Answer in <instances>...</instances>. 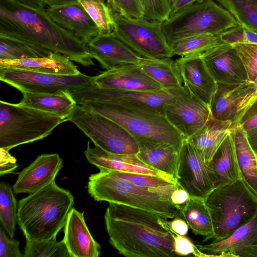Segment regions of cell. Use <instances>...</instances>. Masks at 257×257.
Listing matches in <instances>:
<instances>
[{"label": "cell", "instance_id": "1", "mask_svg": "<svg viewBox=\"0 0 257 257\" xmlns=\"http://www.w3.org/2000/svg\"><path fill=\"white\" fill-rule=\"evenodd\" d=\"M168 219L155 213L109 203L105 215L110 244L126 257H175L173 232Z\"/></svg>", "mask_w": 257, "mask_h": 257}, {"label": "cell", "instance_id": "2", "mask_svg": "<svg viewBox=\"0 0 257 257\" xmlns=\"http://www.w3.org/2000/svg\"><path fill=\"white\" fill-rule=\"evenodd\" d=\"M0 37L64 55L84 66L94 65L87 45L57 25L44 9L0 0Z\"/></svg>", "mask_w": 257, "mask_h": 257}, {"label": "cell", "instance_id": "3", "mask_svg": "<svg viewBox=\"0 0 257 257\" xmlns=\"http://www.w3.org/2000/svg\"><path fill=\"white\" fill-rule=\"evenodd\" d=\"M89 177L87 190L95 201L122 204L149 211L168 219L182 218L181 208L171 200L179 184L158 188L138 186L117 176L112 170L101 169Z\"/></svg>", "mask_w": 257, "mask_h": 257}, {"label": "cell", "instance_id": "4", "mask_svg": "<svg viewBox=\"0 0 257 257\" xmlns=\"http://www.w3.org/2000/svg\"><path fill=\"white\" fill-rule=\"evenodd\" d=\"M73 204L71 192L52 183L19 200L18 224L26 239L52 238L64 228Z\"/></svg>", "mask_w": 257, "mask_h": 257}, {"label": "cell", "instance_id": "5", "mask_svg": "<svg viewBox=\"0 0 257 257\" xmlns=\"http://www.w3.org/2000/svg\"><path fill=\"white\" fill-rule=\"evenodd\" d=\"M116 122L134 138L138 146L162 143L180 149L186 138L165 116L149 108L131 105L87 102L81 104Z\"/></svg>", "mask_w": 257, "mask_h": 257}, {"label": "cell", "instance_id": "6", "mask_svg": "<svg viewBox=\"0 0 257 257\" xmlns=\"http://www.w3.org/2000/svg\"><path fill=\"white\" fill-rule=\"evenodd\" d=\"M213 225V241L223 240L257 213V199L241 179L214 189L205 199Z\"/></svg>", "mask_w": 257, "mask_h": 257}, {"label": "cell", "instance_id": "7", "mask_svg": "<svg viewBox=\"0 0 257 257\" xmlns=\"http://www.w3.org/2000/svg\"><path fill=\"white\" fill-rule=\"evenodd\" d=\"M66 118L18 104L0 101V148L7 150L41 140Z\"/></svg>", "mask_w": 257, "mask_h": 257}, {"label": "cell", "instance_id": "8", "mask_svg": "<svg viewBox=\"0 0 257 257\" xmlns=\"http://www.w3.org/2000/svg\"><path fill=\"white\" fill-rule=\"evenodd\" d=\"M237 25L233 16L215 0L195 3L162 22L168 44L192 35L221 34Z\"/></svg>", "mask_w": 257, "mask_h": 257}, {"label": "cell", "instance_id": "9", "mask_svg": "<svg viewBox=\"0 0 257 257\" xmlns=\"http://www.w3.org/2000/svg\"><path fill=\"white\" fill-rule=\"evenodd\" d=\"M112 33L142 58H172L162 22L132 18L112 12Z\"/></svg>", "mask_w": 257, "mask_h": 257}, {"label": "cell", "instance_id": "10", "mask_svg": "<svg viewBox=\"0 0 257 257\" xmlns=\"http://www.w3.org/2000/svg\"><path fill=\"white\" fill-rule=\"evenodd\" d=\"M67 121L75 124L93 143L104 150L118 154H137L138 145L123 127L113 120L76 105Z\"/></svg>", "mask_w": 257, "mask_h": 257}, {"label": "cell", "instance_id": "11", "mask_svg": "<svg viewBox=\"0 0 257 257\" xmlns=\"http://www.w3.org/2000/svg\"><path fill=\"white\" fill-rule=\"evenodd\" d=\"M0 80L21 92L70 93L95 85L94 76L81 72L76 75H61L9 68H0Z\"/></svg>", "mask_w": 257, "mask_h": 257}, {"label": "cell", "instance_id": "12", "mask_svg": "<svg viewBox=\"0 0 257 257\" xmlns=\"http://www.w3.org/2000/svg\"><path fill=\"white\" fill-rule=\"evenodd\" d=\"M181 88L146 91L103 88L95 84L70 93L80 105L87 102L131 105L153 109L164 115V106L174 100Z\"/></svg>", "mask_w": 257, "mask_h": 257}, {"label": "cell", "instance_id": "13", "mask_svg": "<svg viewBox=\"0 0 257 257\" xmlns=\"http://www.w3.org/2000/svg\"><path fill=\"white\" fill-rule=\"evenodd\" d=\"M169 123L188 139L213 119L209 106L183 85L173 101L163 107Z\"/></svg>", "mask_w": 257, "mask_h": 257}, {"label": "cell", "instance_id": "14", "mask_svg": "<svg viewBox=\"0 0 257 257\" xmlns=\"http://www.w3.org/2000/svg\"><path fill=\"white\" fill-rule=\"evenodd\" d=\"M177 181L192 197L205 200L214 189L207 163L186 139L179 150Z\"/></svg>", "mask_w": 257, "mask_h": 257}, {"label": "cell", "instance_id": "15", "mask_svg": "<svg viewBox=\"0 0 257 257\" xmlns=\"http://www.w3.org/2000/svg\"><path fill=\"white\" fill-rule=\"evenodd\" d=\"M197 246L207 256L257 257V213L226 238Z\"/></svg>", "mask_w": 257, "mask_h": 257}, {"label": "cell", "instance_id": "16", "mask_svg": "<svg viewBox=\"0 0 257 257\" xmlns=\"http://www.w3.org/2000/svg\"><path fill=\"white\" fill-rule=\"evenodd\" d=\"M201 58L217 83L239 84L248 82L242 61L231 45L218 46L205 53Z\"/></svg>", "mask_w": 257, "mask_h": 257}, {"label": "cell", "instance_id": "17", "mask_svg": "<svg viewBox=\"0 0 257 257\" xmlns=\"http://www.w3.org/2000/svg\"><path fill=\"white\" fill-rule=\"evenodd\" d=\"M44 10L57 25L86 45L100 34L98 28L78 2L47 7Z\"/></svg>", "mask_w": 257, "mask_h": 257}, {"label": "cell", "instance_id": "18", "mask_svg": "<svg viewBox=\"0 0 257 257\" xmlns=\"http://www.w3.org/2000/svg\"><path fill=\"white\" fill-rule=\"evenodd\" d=\"M63 166V160L58 154L38 156L19 173L12 187L14 193L32 194L55 182Z\"/></svg>", "mask_w": 257, "mask_h": 257}, {"label": "cell", "instance_id": "19", "mask_svg": "<svg viewBox=\"0 0 257 257\" xmlns=\"http://www.w3.org/2000/svg\"><path fill=\"white\" fill-rule=\"evenodd\" d=\"M84 154L87 161L99 170L156 176L177 183L172 177L145 164L137 157V154L111 153L95 145L92 147H90V142L87 143Z\"/></svg>", "mask_w": 257, "mask_h": 257}, {"label": "cell", "instance_id": "20", "mask_svg": "<svg viewBox=\"0 0 257 257\" xmlns=\"http://www.w3.org/2000/svg\"><path fill=\"white\" fill-rule=\"evenodd\" d=\"M256 91L252 82L239 84L217 83L209 104L213 119L233 122L242 103L244 107L248 105L253 95H257Z\"/></svg>", "mask_w": 257, "mask_h": 257}, {"label": "cell", "instance_id": "21", "mask_svg": "<svg viewBox=\"0 0 257 257\" xmlns=\"http://www.w3.org/2000/svg\"><path fill=\"white\" fill-rule=\"evenodd\" d=\"M89 54L106 70L138 64L141 58L112 33L99 34L87 44Z\"/></svg>", "mask_w": 257, "mask_h": 257}, {"label": "cell", "instance_id": "22", "mask_svg": "<svg viewBox=\"0 0 257 257\" xmlns=\"http://www.w3.org/2000/svg\"><path fill=\"white\" fill-rule=\"evenodd\" d=\"M94 83L103 88L125 90L156 91L165 89L145 73L138 64L104 71L94 76Z\"/></svg>", "mask_w": 257, "mask_h": 257}, {"label": "cell", "instance_id": "23", "mask_svg": "<svg viewBox=\"0 0 257 257\" xmlns=\"http://www.w3.org/2000/svg\"><path fill=\"white\" fill-rule=\"evenodd\" d=\"M184 85L198 98L209 106L217 88L204 62L199 55L180 57L176 60Z\"/></svg>", "mask_w": 257, "mask_h": 257}, {"label": "cell", "instance_id": "24", "mask_svg": "<svg viewBox=\"0 0 257 257\" xmlns=\"http://www.w3.org/2000/svg\"><path fill=\"white\" fill-rule=\"evenodd\" d=\"M62 240L71 257H98L100 244L94 240L87 226L84 211L72 208L64 227Z\"/></svg>", "mask_w": 257, "mask_h": 257}, {"label": "cell", "instance_id": "25", "mask_svg": "<svg viewBox=\"0 0 257 257\" xmlns=\"http://www.w3.org/2000/svg\"><path fill=\"white\" fill-rule=\"evenodd\" d=\"M0 68L61 75H76L80 73L70 59L53 52L48 56L42 57L15 60L0 59Z\"/></svg>", "mask_w": 257, "mask_h": 257}, {"label": "cell", "instance_id": "26", "mask_svg": "<svg viewBox=\"0 0 257 257\" xmlns=\"http://www.w3.org/2000/svg\"><path fill=\"white\" fill-rule=\"evenodd\" d=\"M214 189L240 178L235 148L230 134L207 163Z\"/></svg>", "mask_w": 257, "mask_h": 257}, {"label": "cell", "instance_id": "27", "mask_svg": "<svg viewBox=\"0 0 257 257\" xmlns=\"http://www.w3.org/2000/svg\"><path fill=\"white\" fill-rule=\"evenodd\" d=\"M233 142L240 179L257 199V157L251 148L246 132L240 126L232 128Z\"/></svg>", "mask_w": 257, "mask_h": 257}, {"label": "cell", "instance_id": "28", "mask_svg": "<svg viewBox=\"0 0 257 257\" xmlns=\"http://www.w3.org/2000/svg\"><path fill=\"white\" fill-rule=\"evenodd\" d=\"M139 152L137 156L141 160L177 181L179 149L162 143H147L139 146Z\"/></svg>", "mask_w": 257, "mask_h": 257}, {"label": "cell", "instance_id": "29", "mask_svg": "<svg viewBox=\"0 0 257 257\" xmlns=\"http://www.w3.org/2000/svg\"><path fill=\"white\" fill-rule=\"evenodd\" d=\"M232 121L211 119L199 132L187 140L196 149L207 163L229 135Z\"/></svg>", "mask_w": 257, "mask_h": 257}, {"label": "cell", "instance_id": "30", "mask_svg": "<svg viewBox=\"0 0 257 257\" xmlns=\"http://www.w3.org/2000/svg\"><path fill=\"white\" fill-rule=\"evenodd\" d=\"M21 105L50 112L67 119L77 103L70 92L43 93L22 92Z\"/></svg>", "mask_w": 257, "mask_h": 257}, {"label": "cell", "instance_id": "31", "mask_svg": "<svg viewBox=\"0 0 257 257\" xmlns=\"http://www.w3.org/2000/svg\"><path fill=\"white\" fill-rule=\"evenodd\" d=\"M138 65L164 88L179 89L183 86V80L176 61L172 60L171 58H141Z\"/></svg>", "mask_w": 257, "mask_h": 257}, {"label": "cell", "instance_id": "32", "mask_svg": "<svg viewBox=\"0 0 257 257\" xmlns=\"http://www.w3.org/2000/svg\"><path fill=\"white\" fill-rule=\"evenodd\" d=\"M181 211L183 219L195 234L204 236L203 241L212 239V220L205 199L190 197Z\"/></svg>", "mask_w": 257, "mask_h": 257}, {"label": "cell", "instance_id": "33", "mask_svg": "<svg viewBox=\"0 0 257 257\" xmlns=\"http://www.w3.org/2000/svg\"><path fill=\"white\" fill-rule=\"evenodd\" d=\"M221 34L195 35L173 41L169 44L172 56L201 57L209 51L226 44L222 41Z\"/></svg>", "mask_w": 257, "mask_h": 257}, {"label": "cell", "instance_id": "34", "mask_svg": "<svg viewBox=\"0 0 257 257\" xmlns=\"http://www.w3.org/2000/svg\"><path fill=\"white\" fill-rule=\"evenodd\" d=\"M234 18L238 25L257 33V0H215Z\"/></svg>", "mask_w": 257, "mask_h": 257}, {"label": "cell", "instance_id": "35", "mask_svg": "<svg viewBox=\"0 0 257 257\" xmlns=\"http://www.w3.org/2000/svg\"><path fill=\"white\" fill-rule=\"evenodd\" d=\"M13 188L7 182L0 183V222L11 238L15 235L18 223V205Z\"/></svg>", "mask_w": 257, "mask_h": 257}, {"label": "cell", "instance_id": "36", "mask_svg": "<svg viewBox=\"0 0 257 257\" xmlns=\"http://www.w3.org/2000/svg\"><path fill=\"white\" fill-rule=\"evenodd\" d=\"M52 52L14 39L0 37V59L15 60L49 56Z\"/></svg>", "mask_w": 257, "mask_h": 257}, {"label": "cell", "instance_id": "37", "mask_svg": "<svg viewBox=\"0 0 257 257\" xmlns=\"http://www.w3.org/2000/svg\"><path fill=\"white\" fill-rule=\"evenodd\" d=\"M24 257H71L63 240L57 241L56 236L41 240L26 239Z\"/></svg>", "mask_w": 257, "mask_h": 257}, {"label": "cell", "instance_id": "38", "mask_svg": "<svg viewBox=\"0 0 257 257\" xmlns=\"http://www.w3.org/2000/svg\"><path fill=\"white\" fill-rule=\"evenodd\" d=\"M95 23L100 34H108L113 30L112 12L101 0H77Z\"/></svg>", "mask_w": 257, "mask_h": 257}, {"label": "cell", "instance_id": "39", "mask_svg": "<svg viewBox=\"0 0 257 257\" xmlns=\"http://www.w3.org/2000/svg\"><path fill=\"white\" fill-rule=\"evenodd\" d=\"M231 45L242 61L248 81L253 82L257 78V44L237 43Z\"/></svg>", "mask_w": 257, "mask_h": 257}, {"label": "cell", "instance_id": "40", "mask_svg": "<svg viewBox=\"0 0 257 257\" xmlns=\"http://www.w3.org/2000/svg\"><path fill=\"white\" fill-rule=\"evenodd\" d=\"M144 12V17L148 20L163 22L167 20L171 14V4L168 0H140Z\"/></svg>", "mask_w": 257, "mask_h": 257}, {"label": "cell", "instance_id": "41", "mask_svg": "<svg viewBox=\"0 0 257 257\" xmlns=\"http://www.w3.org/2000/svg\"><path fill=\"white\" fill-rule=\"evenodd\" d=\"M112 171L117 176L127 180L132 183L141 187L158 188L177 184L158 176L124 172L115 170Z\"/></svg>", "mask_w": 257, "mask_h": 257}, {"label": "cell", "instance_id": "42", "mask_svg": "<svg viewBox=\"0 0 257 257\" xmlns=\"http://www.w3.org/2000/svg\"><path fill=\"white\" fill-rule=\"evenodd\" d=\"M113 13L132 18H144V12L140 0H106Z\"/></svg>", "mask_w": 257, "mask_h": 257}, {"label": "cell", "instance_id": "43", "mask_svg": "<svg viewBox=\"0 0 257 257\" xmlns=\"http://www.w3.org/2000/svg\"><path fill=\"white\" fill-rule=\"evenodd\" d=\"M222 41L226 44L250 43L257 44V33L239 25L221 34Z\"/></svg>", "mask_w": 257, "mask_h": 257}, {"label": "cell", "instance_id": "44", "mask_svg": "<svg viewBox=\"0 0 257 257\" xmlns=\"http://www.w3.org/2000/svg\"><path fill=\"white\" fill-rule=\"evenodd\" d=\"M241 127L246 133L257 127V99L232 123V129Z\"/></svg>", "mask_w": 257, "mask_h": 257}, {"label": "cell", "instance_id": "45", "mask_svg": "<svg viewBox=\"0 0 257 257\" xmlns=\"http://www.w3.org/2000/svg\"><path fill=\"white\" fill-rule=\"evenodd\" d=\"M3 226L0 227V257H24L20 250V241L8 236Z\"/></svg>", "mask_w": 257, "mask_h": 257}, {"label": "cell", "instance_id": "46", "mask_svg": "<svg viewBox=\"0 0 257 257\" xmlns=\"http://www.w3.org/2000/svg\"><path fill=\"white\" fill-rule=\"evenodd\" d=\"M174 248L178 256L187 255L192 253L194 256H207L189 238L177 233L174 236Z\"/></svg>", "mask_w": 257, "mask_h": 257}, {"label": "cell", "instance_id": "47", "mask_svg": "<svg viewBox=\"0 0 257 257\" xmlns=\"http://www.w3.org/2000/svg\"><path fill=\"white\" fill-rule=\"evenodd\" d=\"M18 166L17 159L9 153V150L0 148L1 176L13 172Z\"/></svg>", "mask_w": 257, "mask_h": 257}, {"label": "cell", "instance_id": "48", "mask_svg": "<svg viewBox=\"0 0 257 257\" xmlns=\"http://www.w3.org/2000/svg\"><path fill=\"white\" fill-rule=\"evenodd\" d=\"M188 193L179 185L172 192L170 200L176 206L182 208L187 203L190 199Z\"/></svg>", "mask_w": 257, "mask_h": 257}, {"label": "cell", "instance_id": "49", "mask_svg": "<svg viewBox=\"0 0 257 257\" xmlns=\"http://www.w3.org/2000/svg\"><path fill=\"white\" fill-rule=\"evenodd\" d=\"M168 223L173 232L184 236L188 234L189 226L184 219L176 217L168 220Z\"/></svg>", "mask_w": 257, "mask_h": 257}, {"label": "cell", "instance_id": "50", "mask_svg": "<svg viewBox=\"0 0 257 257\" xmlns=\"http://www.w3.org/2000/svg\"><path fill=\"white\" fill-rule=\"evenodd\" d=\"M203 0H175L174 3L171 6V14L170 17L172 16L195 3L201 2Z\"/></svg>", "mask_w": 257, "mask_h": 257}, {"label": "cell", "instance_id": "51", "mask_svg": "<svg viewBox=\"0 0 257 257\" xmlns=\"http://www.w3.org/2000/svg\"><path fill=\"white\" fill-rule=\"evenodd\" d=\"M246 134L247 140L257 157V127Z\"/></svg>", "mask_w": 257, "mask_h": 257}, {"label": "cell", "instance_id": "52", "mask_svg": "<svg viewBox=\"0 0 257 257\" xmlns=\"http://www.w3.org/2000/svg\"><path fill=\"white\" fill-rule=\"evenodd\" d=\"M23 5L35 9H44L46 8L43 0H15Z\"/></svg>", "mask_w": 257, "mask_h": 257}, {"label": "cell", "instance_id": "53", "mask_svg": "<svg viewBox=\"0 0 257 257\" xmlns=\"http://www.w3.org/2000/svg\"><path fill=\"white\" fill-rule=\"evenodd\" d=\"M101 1L105 2L106 0ZM43 1L46 7L61 6L78 2L77 0H43Z\"/></svg>", "mask_w": 257, "mask_h": 257}, {"label": "cell", "instance_id": "54", "mask_svg": "<svg viewBox=\"0 0 257 257\" xmlns=\"http://www.w3.org/2000/svg\"><path fill=\"white\" fill-rule=\"evenodd\" d=\"M253 82V83L256 85V88H257V78L255 79V80L252 82ZM256 93H257V91H256Z\"/></svg>", "mask_w": 257, "mask_h": 257}, {"label": "cell", "instance_id": "55", "mask_svg": "<svg viewBox=\"0 0 257 257\" xmlns=\"http://www.w3.org/2000/svg\"><path fill=\"white\" fill-rule=\"evenodd\" d=\"M168 1H169V2H170V3L171 4V6L174 3V2L175 1V0H168Z\"/></svg>", "mask_w": 257, "mask_h": 257}]
</instances>
